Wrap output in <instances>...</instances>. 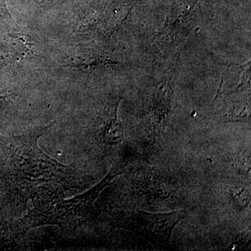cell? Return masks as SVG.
Wrapping results in <instances>:
<instances>
[{
	"label": "cell",
	"instance_id": "1",
	"mask_svg": "<svg viewBox=\"0 0 251 251\" xmlns=\"http://www.w3.org/2000/svg\"><path fill=\"white\" fill-rule=\"evenodd\" d=\"M53 123L14 137L13 162L18 175L30 182H52L66 187L81 185L85 173L65 166L48 156L38 146V140Z\"/></svg>",
	"mask_w": 251,
	"mask_h": 251
},
{
	"label": "cell",
	"instance_id": "2",
	"mask_svg": "<svg viewBox=\"0 0 251 251\" xmlns=\"http://www.w3.org/2000/svg\"><path fill=\"white\" fill-rule=\"evenodd\" d=\"M120 174V168H112L101 182L83 194L69 200L64 199L60 186L49 188L39 196L36 203L38 224L77 227L90 215L94 201L100 191Z\"/></svg>",
	"mask_w": 251,
	"mask_h": 251
},
{
	"label": "cell",
	"instance_id": "3",
	"mask_svg": "<svg viewBox=\"0 0 251 251\" xmlns=\"http://www.w3.org/2000/svg\"><path fill=\"white\" fill-rule=\"evenodd\" d=\"M186 216L184 210L163 214L137 211L130 216L129 227L153 245L165 247L169 244L175 227Z\"/></svg>",
	"mask_w": 251,
	"mask_h": 251
},
{
	"label": "cell",
	"instance_id": "4",
	"mask_svg": "<svg viewBox=\"0 0 251 251\" xmlns=\"http://www.w3.org/2000/svg\"><path fill=\"white\" fill-rule=\"evenodd\" d=\"M31 51V43L21 34H14L0 51V65L17 62Z\"/></svg>",
	"mask_w": 251,
	"mask_h": 251
},
{
	"label": "cell",
	"instance_id": "5",
	"mask_svg": "<svg viewBox=\"0 0 251 251\" xmlns=\"http://www.w3.org/2000/svg\"><path fill=\"white\" fill-rule=\"evenodd\" d=\"M117 108L115 109V115L104 128L100 142L109 145H117L122 143L123 139V130L117 119Z\"/></svg>",
	"mask_w": 251,
	"mask_h": 251
},
{
	"label": "cell",
	"instance_id": "6",
	"mask_svg": "<svg viewBox=\"0 0 251 251\" xmlns=\"http://www.w3.org/2000/svg\"><path fill=\"white\" fill-rule=\"evenodd\" d=\"M0 12L1 13L6 17L11 18V15H10L7 8H6V3L5 0H0Z\"/></svg>",
	"mask_w": 251,
	"mask_h": 251
},
{
	"label": "cell",
	"instance_id": "7",
	"mask_svg": "<svg viewBox=\"0 0 251 251\" xmlns=\"http://www.w3.org/2000/svg\"><path fill=\"white\" fill-rule=\"evenodd\" d=\"M6 99H7V94L0 92V109L4 106L6 103Z\"/></svg>",
	"mask_w": 251,
	"mask_h": 251
}]
</instances>
